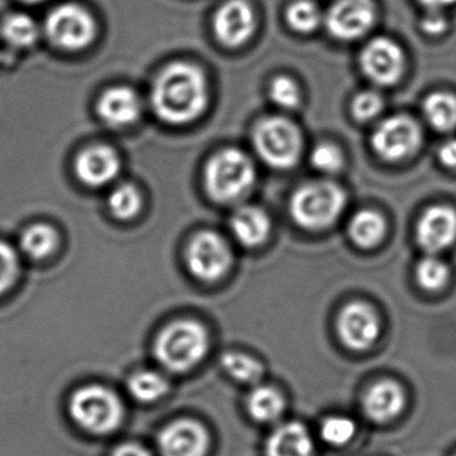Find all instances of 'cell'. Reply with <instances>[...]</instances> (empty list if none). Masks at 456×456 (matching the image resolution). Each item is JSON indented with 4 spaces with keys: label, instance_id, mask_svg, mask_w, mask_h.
I'll use <instances>...</instances> for the list:
<instances>
[{
    "label": "cell",
    "instance_id": "obj_15",
    "mask_svg": "<svg viewBox=\"0 0 456 456\" xmlns=\"http://www.w3.org/2000/svg\"><path fill=\"white\" fill-rule=\"evenodd\" d=\"M416 240L429 255L447 249L456 240V212L448 207L427 209L416 226Z\"/></svg>",
    "mask_w": 456,
    "mask_h": 456
},
{
    "label": "cell",
    "instance_id": "obj_29",
    "mask_svg": "<svg viewBox=\"0 0 456 456\" xmlns=\"http://www.w3.org/2000/svg\"><path fill=\"white\" fill-rule=\"evenodd\" d=\"M288 25L297 33L308 34L316 30L322 20V14L312 0H297L287 12Z\"/></svg>",
    "mask_w": 456,
    "mask_h": 456
},
{
    "label": "cell",
    "instance_id": "obj_20",
    "mask_svg": "<svg viewBox=\"0 0 456 456\" xmlns=\"http://www.w3.org/2000/svg\"><path fill=\"white\" fill-rule=\"evenodd\" d=\"M231 229L240 244L255 248L268 239L271 220L260 208L242 207L232 216Z\"/></svg>",
    "mask_w": 456,
    "mask_h": 456
},
{
    "label": "cell",
    "instance_id": "obj_34",
    "mask_svg": "<svg viewBox=\"0 0 456 456\" xmlns=\"http://www.w3.org/2000/svg\"><path fill=\"white\" fill-rule=\"evenodd\" d=\"M311 162L314 169L333 175L343 167L344 156L333 143H320L312 151Z\"/></svg>",
    "mask_w": 456,
    "mask_h": 456
},
{
    "label": "cell",
    "instance_id": "obj_40",
    "mask_svg": "<svg viewBox=\"0 0 456 456\" xmlns=\"http://www.w3.org/2000/svg\"><path fill=\"white\" fill-rule=\"evenodd\" d=\"M20 2H23V4H42V2H46V0H20Z\"/></svg>",
    "mask_w": 456,
    "mask_h": 456
},
{
    "label": "cell",
    "instance_id": "obj_28",
    "mask_svg": "<svg viewBox=\"0 0 456 456\" xmlns=\"http://www.w3.org/2000/svg\"><path fill=\"white\" fill-rule=\"evenodd\" d=\"M108 205L114 217L130 220L140 213L142 199L134 185L122 183L111 191Z\"/></svg>",
    "mask_w": 456,
    "mask_h": 456
},
{
    "label": "cell",
    "instance_id": "obj_7",
    "mask_svg": "<svg viewBox=\"0 0 456 456\" xmlns=\"http://www.w3.org/2000/svg\"><path fill=\"white\" fill-rule=\"evenodd\" d=\"M45 33L55 46L76 52L93 44L97 36V23L85 7L76 4H60L47 15Z\"/></svg>",
    "mask_w": 456,
    "mask_h": 456
},
{
    "label": "cell",
    "instance_id": "obj_1",
    "mask_svg": "<svg viewBox=\"0 0 456 456\" xmlns=\"http://www.w3.org/2000/svg\"><path fill=\"white\" fill-rule=\"evenodd\" d=\"M207 105V78L191 63L175 62L167 66L151 89L154 113L167 124H191L204 113Z\"/></svg>",
    "mask_w": 456,
    "mask_h": 456
},
{
    "label": "cell",
    "instance_id": "obj_11",
    "mask_svg": "<svg viewBox=\"0 0 456 456\" xmlns=\"http://www.w3.org/2000/svg\"><path fill=\"white\" fill-rule=\"evenodd\" d=\"M376 20L372 0H338L325 15L328 33L338 41H354L365 36Z\"/></svg>",
    "mask_w": 456,
    "mask_h": 456
},
{
    "label": "cell",
    "instance_id": "obj_5",
    "mask_svg": "<svg viewBox=\"0 0 456 456\" xmlns=\"http://www.w3.org/2000/svg\"><path fill=\"white\" fill-rule=\"evenodd\" d=\"M71 418L85 431L108 435L116 431L124 420L121 399L106 387H82L71 396L69 405Z\"/></svg>",
    "mask_w": 456,
    "mask_h": 456
},
{
    "label": "cell",
    "instance_id": "obj_36",
    "mask_svg": "<svg viewBox=\"0 0 456 456\" xmlns=\"http://www.w3.org/2000/svg\"><path fill=\"white\" fill-rule=\"evenodd\" d=\"M421 28L429 36H439L447 28V20L440 10H429L428 14L421 20Z\"/></svg>",
    "mask_w": 456,
    "mask_h": 456
},
{
    "label": "cell",
    "instance_id": "obj_38",
    "mask_svg": "<svg viewBox=\"0 0 456 456\" xmlns=\"http://www.w3.org/2000/svg\"><path fill=\"white\" fill-rule=\"evenodd\" d=\"M111 456H151V452L137 443H125L114 450Z\"/></svg>",
    "mask_w": 456,
    "mask_h": 456
},
{
    "label": "cell",
    "instance_id": "obj_21",
    "mask_svg": "<svg viewBox=\"0 0 456 456\" xmlns=\"http://www.w3.org/2000/svg\"><path fill=\"white\" fill-rule=\"evenodd\" d=\"M387 224L383 216L375 210H360L349 221L348 234L360 248L376 247L386 236Z\"/></svg>",
    "mask_w": 456,
    "mask_h": 456
},
{
    "label": "cell",
    "instance_id": "obj_23",
    "mask_svg": "<svg viewBox=\"0 0 456 456\" xmlns=\"http://www.w3.org/2000/svg\"><path fill=\"white\" fill-rule=\"evenodd\" d=\"M424 117L439 132H450L456 127V97L439 92L427 97L423 105Z\"/></svg>",
    "mask_w": 456,
    "mask_h": 456
},
{
    "label": "cell",
    "instance_id": "obj_18",
    "mask_svg": "<svg viewBox=\"0 0 456 456\" xmlns=\"http://www.w3.org/2000/svg\"><path fill=\"white\" fill-rule=\"evenodd\" d=\"M405 407V394L399 384L392 380L373 384L362 400L365 415L376 423L394 420Z\"/></svg>",
    "mask_w": 456,
    "mask_h": 456
},
{
    "label": "cell",
    "instance_id": "obj_37",
    "mask_svg": "<svg viewBox=\"0 0 456 456\" xmlns=\"http://www.w3.org/2000/svg\"><path fill=\"white\" fill-rule=\"evenodd\" d=\"M439 159L447 167L456 169V140H450L440 148Z\"/></svg>",
    "mask_w": 456,
    "mask_h": 456
},
{
    "label": "cell",
    "instance_id": "obj_16",
    "mask_svg": "<svg viewBox=\"0 0 456 456\" xmlns=\"http://www.w3.org/2000/svg\"><path fill=\"white\" fill-rule=\"evenodd\" d=\"M121 170L118 154L109 146L97 145L85 149L76 159V173L85 185L92 188L108 185Z\"/></svg>",
    "mask_w": 456,
    "mask_h": 456
},
{
    "label": "cell",
    "instance_id": "obj_19",
    "mask_svg": "<svg viewBox=\"0 0 456 456\" xmlns=\"http://www.w3.org/2000/svg\"><path fill=\"white\" fill-rule=\"evenodd\" d=\"M314 455V440L308 429L296 421L277 427L266 442V456Z\"/></svg>",
    "mask_w": 456,
    "mask_h": 456
},
{
    "label": "cell",
    "instance_id": "obj_13",
    "mask_svg": "<svg viewBox=\"0 0 456 456\" xmlns=\"http://www.w3.org/2000/svg\"><path fill=\"white\" fill-rule=\"evenodd\" d=\"M213 30L224 46H242L255 34V12L245 0H229L216 12Z\"/></svg>",
    "mask_w": 456,
    "mask_h": 456
},
{
    "label": "cell",
    "instance_id": "obj_27",
    "mask_svg": "<svg viewBox=\"0 0 456 456\" xmlns=\"http://www.w3.org/2000/svg\"><path fill=\"white\" fill-rule=\"evenodd\" d=\"M221 365L240 383H258L264 375L263 364L241 352H226L221 357Z\"/></svg>",
    "mask_w": 456,
    "mask_h": 456
},
{
    "label": "cell",
    "instance_id": "obj_17",
    "mask_svg": "<svg viewBox=\"0 0 456 456\" xmlns=\"http://www.w3.org/2000/svg\"><path fill=\"white\" fill-rule=\"evenodd\" d=\"M97 111L108 126L125 127L140 118L142 102L130 87H111L98 100Z\"/></svg>",
    "mask_w": 456,
    "mask_h": 456
},
{
    "label": "cell",
    "instance_id": "obj_39",
    "mask_svg": "<svg viewBox=\"0 0 456 456\" xmlns=\"http://www.w3.org/2000/svg\"><path fill=\"white\" fill-rule=\"evenodd\" d=\"M419 2L428 10H442L456 4V0H419Z\"/></svg>",
    "mask_w": 456,
    "mask_h": 456
},
{
    "label": "cell",
    "instance_id": "obj_22",
    "mask_svg": "<svg viewBox=\"0 0 456 456\" xmlns=\"http://www.w3.org/2000/svg\"><path fill=\"white\" fill-rule=\"evenodd\" d=\"M249 415L260 423H272L282 415L285 400L277 389L272 387H256L247 399Z\"/></svg>",
    "mask_w": 456,
    "mask_h": 456
},
{
    "label": "cell",
    "instance_id": "obj_25",
    "mask_svg": "<svg viewBox=\"0 0 456 456\" xmlns=\"http://www.w3.org/2000/svg\"><path fill=\"white\" fill-rule=\"evenodd\" d=\"M127 388L137 402L146 404L161 399L169 389V384L167 379L156 370H140L130 378Z\"/></svg>",
    "mask_w": 456,
    "mask_h": 456
},
{
    "label": "cell",
    "instance_id": "obj_14",
    "mask_svg": "<svg viewBox=\"0 0 456 456\" xmlns=\"http://www.w3.org/2000/svg\"><path fill=\"white\" fill-rule=\"evenodd\" d=\"M209 435L197 421L183 419L169 424L159 436L161 456H205Z\"/></svg>",
    "mask_w": 456,
    "mask_h": 456
},
{
    "label": "cell",
    "instance_id": "obj_35",
    "mask_svg": "<svg viewBox=\"0 0 456 456\" xmlns=\"http://www.w3.org/2000/svg\"><path fill=\"white\" fill-rule=\"evenodd\" d=\"M383 98L375 92H362L352 102V116L360 122L376 118L383 110Z\"/></svg>",
    "mask_w": 456,
    "mask_h": 456
},
{
    "label": "cell",
    "instance_id": "obj_10",
    "mask_svg": "<svg viewBox=\"0 0 456 456\" xmlns=\"http://www.w3.org/2000/svg\"><path fill=\"white\" fill-rule=\"evenodd\" d=\"M362 73L373 84L391 86L404 73L405 57L402 47L391 39L379 37L362 49L360 55Z\"/></svg>",
    "mask_w": 456,
    "mask_h": 456
},
{
    "label": "cell",
    "instance_id": "obj_6",
    "mask_svg": "<svg viewBox=\"0 0 456 456\" xmlns=\"http://www.w3.org/2000/svg\"><path fill=\"white\" fill-rule=\"evenodd\" d=\"M253 143L260 159L276 169H289L296 165L303 149L298 127L280 117L261 121L253 134Z\"/></svg>",
    "mask_w": 456,
    "mask_h": 456
},
{
    "label": "cell",
    "instance_id": "obj_30",
    "mask_svg": "<svg viewBox=\"0 0 456 456\" xmlns=\"http://www.w3.org/2000/svg\"><path fill=\"white\" fill-rule=\"evenodd\" d=\"M450 279L448 266L435 256H427L416 266V280L423 289H442Z\"/></svg>",
    "mask_w": 456,
    "mask_h": 456
},
{
    "label": "cell",
    "instance_id": "obj_32",
    "mask_svg": "<svg viewBox=\"0 0 456 456\" xmlns=\"http://www.w3.org/2000/svg\"><path fill=\"white\" fill-rule=\"evenodd\" d=\"M269 97L273 101L274 105L290 110L300 105V87L289 77H277L269 86Z\"/></svg>",
    "mask_w": 456,
    "mask_h": 456
},
{
    "label": "cell",
    "instance_id": "obj_26",
    "mask_svg": "<svg viewBox=\"0 0 456 456\" xmlns=\"http://www.w3.org/2000/svg\"><path fill=\"white\" fill-rule=\"evenodd\" d=\"M2 33L4 39L12 46L28 49L37 44L41 30L30 15L18 12L6 18Z\"/></svg>",
    "mask_w": 456,
    "mask_h": 456
},
{
    "label": "cell",
    "instance_id": "obj_31",
    "mask_svg": "<svg viewBox=\"0 0 456 456\" xmlns=\"http://www.w3.org/2000/svg\"><path fill=\"white\" fill-rule=\"evenodd\" d=\"M354 432H356V424L346 416H330L322 421L320 428V434L324 442L336 447L351 442Z\"/></svg>",
    "mask_w": 456,
    "mask_h": 456
},
{
    "label": "cell",
    "instance_id": "obj_24",
    "mask_svg": "<svg viewBox=\"0 0 456 456\" xmlns=\"http://www.w3.org/2000/svg\"><path fill=\"white\" fill-rule=\"evenodd\" d=\"M58 245V233L46 224H36L23 232L20 249L34 260H44L54 252Z\"/></svg>",
    "mask_w": 456,
    "mask_h": 456
},
{
    "label": "cell",
    "instance_id": "obj_2",
    "mask_svg": "<svg viewBox=\"0 0 456 456\" xmlns=\"http://www.w3.org/2000/svg\"><path fill=\"white\" fill-rule=\"evenodd\" d=\"M209 349L204 325L194 320H177L159 333L154 354L162 367L172 372H186L196 367Z\"/></svg>",
    "mask_w": 456,
    "mask_h": 456
},
{
    "label": "cell",
    "instance_id": "obj_9",
    "mask_svg": "<svg viewBox=\"0 0 456 456\" xmlns=\"http://www.w3.org/2000/svg\"><path fill=\"white\" fill-rule=\"evenodd\" d=\"M370 142L381 159L400 161L412 156L420 146V126L411 117L403 114L389 117L376 126Z\"/></svg>",
    "mask_w": 456,
    "mask_h": 456
},
{
    "label": "cell",
    "instance_id": "obj_4",
    "mask_svg": "<svg viewBox=\"0 0 456 456\" xmlns=\"http://www.w3.org/2000/svg\"><path fill=\"white\" fill-rule=\"evenodd\" d=\"M205 188L218 202H233L247 194L256 181V169L249 157L236 149L213 156L205 167Z\"/></svg>",
    "mask_w": 456,
    "mask_h": 456
},
{
    "label": "cell",
    "instance_id": "obj_12",
    "mask_svg": "<svg viewBox=\"0 0 456 456\" xmlns=\"http://www.w3.org/2000/svg\"><path fill=\"white\" fill-rule=\"evenodd\" d=\"M338 333L346 348L365 351L376 343L380 333L378 314L368 304H348L338 316Z\"/></svg>",
    "mask_w": 456,
    "mask_h": 456
},
{
    "label": "cell",
    "instance_id": "obj_8",
    "mask_svg": "<svg viewBox=\"0 0 456 456\" xmlns=\"http://www.w3.org/2000/svg\"><path fill=\"white\" fill-rule=\"evenodd\" d=\"M231 264L229 245L215 232H200L186 248V265L191 273L201 281H217L228 272Z\"/></svg>",
    "mask_w": 456,
    "mask_h": 456
},
{
    "label": "cell",
    "instance_id": "obj_3",
    "mask_svg": "<svg viewBox=\"0 0 456 456\" xmlns=\"http://www.w3.org/2000/svg\"><path fill=\"white\" fill-rule=\"evenodd\" d=\"M346 201V193L340 186L317 181L301 186L293 193L290 215L301 228L322 231L338 220Z\"/></svg>",
    "mask_w": 456,
    "mask_h": 456
},
{
    "label": "cell",
    "instance_id": "obj_33",
    "mask_svg": "<svg viewBox=\"0 0 456 456\" xmlns=\"http://www.w3.org/2000/svg\"><path fill=\"white\" fill-rule=\"evenodd\" d=\"M20 276V258L14 248L0 241V296L6 293Z\"/></svg>",
    "mask_w": 456,
    "mask_h": 456
}]
</instances>
